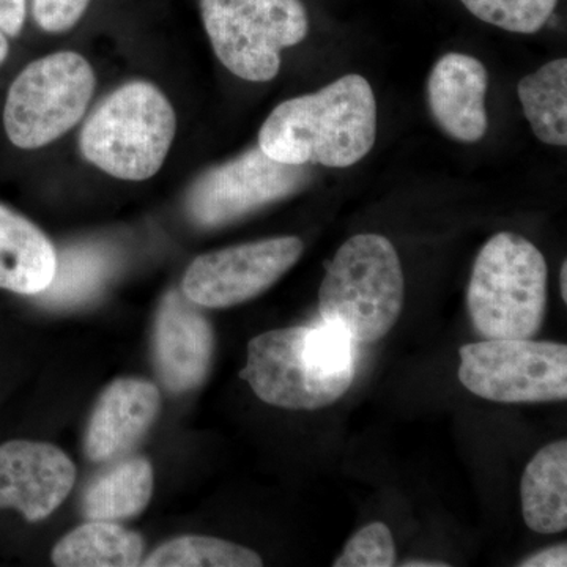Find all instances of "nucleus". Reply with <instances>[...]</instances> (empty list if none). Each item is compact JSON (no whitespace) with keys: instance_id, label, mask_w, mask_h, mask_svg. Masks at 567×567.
I'll return each instance as SVG.
<instances>
[{"instance_id":"obj_1","label":"nucleus","mask_w":567,"mask_h":567,"mask_svg":"<svg viewBox=\"0 0 567 567\" xmlns=\"http://www.w3.org/2000/svg\"><path fill=\"white\" fill-rule=\"evenodd\" d=\"M375 137L374 91L360 74H347L276 106L260 128L259 147L275 162L342 169L361 162Z\"/></svg>"},{"instance_id":"obj_2","label":"nucleus","mask_w":567,"mask_h":567,"mask_svg":"<svg viewBox=\"0 0 567 567\" xmlns=\"http://www.w3.org/2000/svg\"><path fill=\"white\" fill-rule=\"evenodd\" d=\"M241 379L267 404L319 410L352 385V338L341 327H292L268 331L248 344Z\"/></svg>"},{"instance_id":"obj_3","label":"nucleus","mask_w":567,"mask_h":567,"mask_svg":"<svg viewBox=\"0 0 567 567\" xmlns=\"http://www.w3.org/2000/svg\"><path fill=\"white\" fill-rule=\"evenodd\" d=\"M405 279L393 244L360 234L336 252L319 290L323 322L341 327L352 341L375 342L402 312Z\"/></svg>"},{"instance_id":"obj_4","label":"nucleus","mask_w":567,"mask_h":567,"mask_svg":"<svg viewBox=\"0 0 567 567\" xmlns=\"http://www.w3.org/2000/svg\"><path fill=\"white\" fill-rule=\"evenodd\" d=\"M466 306L484 339L533 338L547 311L543 252L520 235H494L473 265Z\"/></svg>"},{"instance_id":"obj_5","label":"nucleus","mask_w":567,"mask_h":567,"mask_svg":"<svg viewBox=\"0 0 567 567\" xmlns=\"http://www.w3.org/2000/svg\"><path fill=\"white\" fill-rule=\"evenodd\" d=\"M175 130L169 100L151 82L134 81L93 112L81 133V151L112 177L147 181L163 166Z\"/></svg>"},{"instance_id":"obj_6","label":"nucleus","mask_w":567,"mask_h":567,"mask_svg":"<svg viewBox=\"0 0 567 567\" xmlns=\"http://www.w3.org/2000/svg\"><path fill=\"white\" fill-rule=\"evenodd\" d=\"M200 10L219 61L246 81L275 80L281 51L309 32L301 0H200Z\"/></svg>"},{"instance_id":"obj_7","label":"nucleus","mask_w":567,"mask_h":567,"mask_svg":"<svg viewBox=\"0 0 567 567\" xmlns=\"http://www.w3.org/2000/svg\"><path fill=\"white\" fill-rule=\"evenodd\" d=\"M95 89L91 63L58 52L31 63L11 84L3 123L17 147H43L81 121Z\"/></svg>"},{"instance_id":"obj_8","label":"nucleus","mask_w":567,"mask_h":567,"mask_svg":"<svg viewBox=\"0 0 567 567\" xmlns=\"http://www.w3.org/2000/svg\"><path fill=\"white\" fill-rule=\"evenodd\" d=\"M458 380L487 401H566L567 347L529 339H484L461 347Z\"/></svg>"},{"instance_id":"obj_9","label":"nucleus","mask_w":567,"mask_h":567,"mask_svg":"<svg viewBox=\"0 0 567 567\" xmlns=\"http://www.w3.org/2000/svg\"><path fill=\"white\" fill-rule=\"evenodd\" d=\"M306 166L275 162L259 145L204 174L188 196L193 221L218 227L297 193L308 183Z\"/></svg>"},{"instance_id":"obj_10","label":"nucleus","mask_w":567,"mask_h":567,"mask_svg":"<svg viewBox=\"0 0 567 567\" xmlns=\"http://www.w3.org/2000/svg\"><path fill=\"white\" fill-rule=\"evenodd\" d=\"M303 249L300 238L278 237L204 254L189 265L183 293L204 308L244 303L281 279Z\"/></svg>"},{"instance_id":"obj_11","label":"nucleus","mask_w":567,"mask_h":567,"mask_svg":"<svg viewBox=\"0 0 567 567\" xmlns=\"http://www.w3.org/2000/svg\"><path fill=\"white\" fill-rule=\"evenodd\" d=\"M74 480L76 468L58 446L24 440L0 446V507H14L29 522L54 513Z\"/></svg>"},{"instance_id":"obj_12","label":"nucleus","mask_w":567,"mask_h":567,"mask_svg":"<svg viewBox=\"0 0 567 567\" xmlns=\"http://www.w3.org/2000/svg\"><path fill=\"white\" fill-rule=\"evenodd\" d=\"M212 352L213 331L207 319L185 293H167L155 327V361L164 385L175 393L199 385L207 375Z\"/></svg>"},{"instance_id":"obj_13","label":"nucleus","mask_w":567,"mask_h":567,"mask_svg":"<svg viewBox=\"0 0 567 567\" xmlns=\"http://www.w3.org/2000/svg\"><path fill=\"white\" fill-rule=\"evenodd\" d=\"M488 74L472 55L450 52L435 63L427 81V100L436 125L458 142L472 144L487 133Z\"/></svg>"},{"instance_id":"obj_14","label":"nucleus","mask_w":567,"mask_h":567,"mask_svg":"<svg viewBox=\"0 0 567 567\" xmlns=\"http://www.w3.org/2000/svg\"><path fill=\"white\" fill-rule=\"evenodd\" d=\"M158 388L147 380L121 379L106 388L93 410L85 454L104 462L132 450L156 420L159 412Z\"/></svg>"},{"instance_id":"obj_15","label":"nucleus","mask_w":567,"mask_h":567,"mask_svg":"<svg viewBox=\"0 0 567 567\" xmlns=\"http://www.w3.org/2000/svg\"><path fill=\"white\" fill-rule=\"evenodd\" d=\"M58 252L35 224L0 205V289L40 295L55 275Z\"/></svg>"},{"instance_id":"obj_16","label":"nucleus","mask_w":567,"mask_h":567,"mask_svg":"<svg viewBox=\"0 0 567 567\" xmlns=\"http://www.w3.org/2000/svg\"><path fill=\"white\" fill-rule=\"evenodd\" d=\"M525 524L539 535L567 528V442L544 446L525 468L520 484Z\"/></svg>"},{"instance_id":"obj_17","label":"nucleus","mask_w":567,"mask_h":567,"mask_svg":"<svg viewBox=\"0 0 567 567\" xmlns=\"http://www.w3.org/2000/svg\"><path fill=\"white\" fill-rule=\"evenodd\" d=\"M144 540L137 533L106 520H91L59 540L52 561L61 567H133L142 565Z\"/></svg>"},{"instance_id":"obj_18","label":"nucleus","mask_w":567,"mask_h":567,"mask_svg":"<svg viewBox=\"0 0 567 567\" xmlns=\"http://www.w3.org/2000/svg\"><path fill=\"white\" fill-rule=\"evenodd\" d=\"M152 492L151 462L144 457L126 458L89 484L82 511L89 520H121L144 511Z\"/></svg>"},{"instance_id":"obj_19","label":"nucleus","mask_w":567,"mask_h":567,"mask_svg":"<svg viewBox=\"0 0 567 567\" xmlns=\"http://www.w3.org/2000/svg\"><path fill=\"white\" fill-rule=\"evenodd\" d=\"M518 100L533 133L555 147L567 145V61L565 58L540 66L518 82Z\"/></svg>"},{"instance_id":"obj_20","label":"nucleus","mask_w":567,"mask_h":567,"mask_svg":"<svg viewBox=\"0 0 567 567\" xmlns=\"http://www.w3.org/2000/svg\"><path fill=\"white\" fill-rule=\"evenodd\" d=\"M115 254L104 245H81L58 256L50 287L39 295L51 308H71L92 300L112 275Z\"/></svg>"},{"instance_id":"obj_21","label":"nucleus","mask_w":567,"mask_h":567,"mask_svg":"<svg viewBox=\"0 0 567 567\" xmlns=\"http://www.w3.org/2000/svg\"><path fill=\"white\" fill-rule=\"evenodd\" d=\"M147 567H259L262 558L249 548L207 536L169 540L145 559Z\"/></svg>"},{"instance_id":"obj_22","label":"nucleus","mask_w":567,"mask_h":567,"mask_svg":"<svg viewBox=\"0 0 567 567\" xmlns=\"http://www.w3.org/2000/svg\"><path fill=\"white\" fill-rule=\"evenodd\" d=\"M477 20L514 33L539 32L550 20L558 0H461Z\"/></svg>"},{"instance_id":"obj_23","label":"nucleus","mask_w":567,"mask_h":567,"mask_svg":"<svg viewBox=\"0 0 567 567\" xmlns=\"http://www.w3.org/2000/svg\"><path fill=\"white\" fill-rule=\"evenodd\" d=\"M395 565L393 533L382 522L365 525L347 543L334 567H391Z\"/></svg>"},{"instance_id":"obj_24","label":"nucleus","mask_w":567,"mask_h":567,"mask_svg":"<svg viewBox=\"0 0 567 567\" xmlns=\"http://www.w3.org/2000/svg\"><path fill=\"white\" fill-rule=\"evenodd\" d=\"M91 0H33V17L47 32H65L81 20Z\"/></svg>"},{"instance_id":"obj_25","label":"nucleus","mask_w":567,"mask_h":567,"mask_svg":"<svg viewBox=\"0 0 567 567\" xmlns=\"http://www.w3.org/2000/svg\"><path fill=\"white\" fill-rule=\"evenodd\" d=\"M25 21V0H0V31L17 37Z\"/></svg>"},{"instance_id":"obj_26","label":"nucleus","mask_w":567,"mask_h":567,"mask_svg":"<svg viewBox=\"0 0 567 567\" xmlns=\"http://www.w3.org/2000/svg\"><path fill=\"white\" fill-rule=\"evenodd\" d=\"M522 567H559L567 566V548L566 544H559V546L546 548V550L539 551V554L532 555L527 559L520 563Z\"/></svg>"},{"instance_id":"obj_27","label":"nucleus","mask_w":567,"mask_h":567,"mask_svg":"<svg viewBox=\"0 0 567 567\" xmlns=\"http://www.w3.org/2000/svg\"><path fill=\"white\" fill-rule=\"evenodd\" d=\"M404 567H446V563L440 561H425V559H410V561L402 563Z\"/></svg>"},{"instance_id":"obj_28","label":"nucleus","mask_w":567,"mask_h":567,"mask_svg":"<svg viewBox=\"0 0 567 567\" xmlns=\"http://www.w3.org/2000/svg\"><path fill=\"white\" fill-rule=\"evenodd\" d=\"M559 290H561L563 301L567 303V262H563L561 270H559Z\"/></svg>"},{"instance_id":"obj_29","label":"nucleus","mask_w":567,"mask_h":567,"mask_svg":"<svg viewBox=\"0 0 567 567\" xmlns=\"http://www.w3.org/2000/svg\"><path fill=\"white\" fill-rule=\"evenodd\" d=\"M7 54H9V43H7V39L3 37V32L0 31V63L6 61Z\"/></svg>"}]
</instances>
